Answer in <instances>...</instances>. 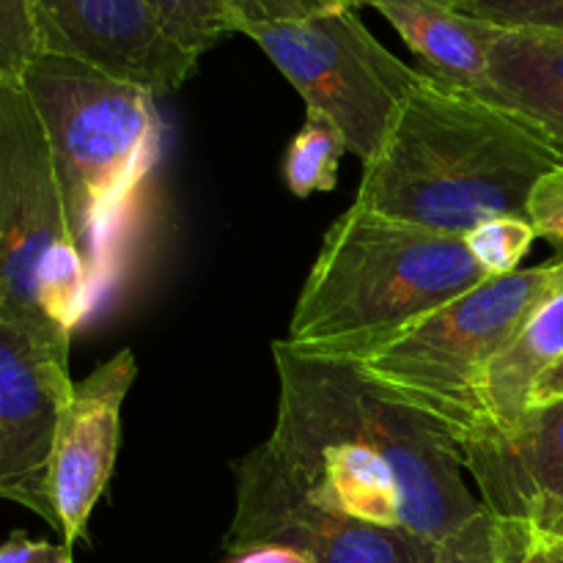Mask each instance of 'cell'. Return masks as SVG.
I'll use <instances>...</instances> for the list:
<instances>
[{
	"mask_svg": "<svg viewBox=\"0 0 563 563\" xmlns=\"http://www.w3.org/2000/svg\"><path fill=\"white\" fill-rule=\"evenodd\" d=\"M550 531H555V533H559V537H563V515L553 522V526H550Z\"/></svg>",
	"mask_w": 563,
	"mask_h": 563,
	"instance_id": "obj_28",
	"label": "cell"
},
{
	"mask_svg": "<svg viewBox=\"0 0 563 563\" xmlns=\"http://www.w3.org/2000/svg\"><path fill=\"white\" fill-rule=\"evenodd\" d=\"M561 163L563 143L542 126L421 71L363 163L355 203L465 236L484 220L526 218L533 185Z\"/></svg>",
	"mask_w": 563,
	"mask_h": 563,
	"instance_id": "obj_2",
	"label": "cell"
},
{
	"mask_svg": "<svg viewBox=\"0 0 563 563\" xmlns=\"http://www.w3.org/2000/svg\"><path fill=\"white\" fill-rule=\"evenodd\" d=\"M22 91L44 126L93 308L159 157L157 97L60 55H38Z\"/></svg>",
	"mask_w": 563,
	"mask_h": 563,
	"instance_id": "obj_4",
	"label": "cell"
},
{
	"mask_svg": "<svg viewBox=\"0 0 563 563\" xmlns=\"http://www.w3.org/2000/svg\"><path fill=\"white\" fill-rule=\"evenodd\" d=\"M236 506L225 533L234 555L289 548L313 563H434L438 542L324 509L267 443L234 462Z\"/></svg>",
	"mask_w": 563,
	"mask_h": 563,
	"instance_id": "obj_8",
	"label": "cell"
},
{
	"mask_svg": "<svg viewBox=\"0 0 563 563\" xmlns=\"http://www.w3.org/2000/svg\"><path fill=\"white\" fill-rule=\"evenodd\" d=\"M170 38L201 58L236 33L229 0H146Z\"/></svg>",
	"mask_w": 563,
	"mask_h": 563,
	"instance_id": "obj_17",
	"label": "cell"
},
{
	"mask_svg": "<svg viewBox=\"0 0 563 563\" xmlns=\"http://www.w3.org/2000/svg\"><path fill=\"white\" fill-rule=\"evenodd\" d=\"M33 11L42 55L80 60L154 97L185 86L198 66L146 0H33Z\"/></svg>",
	"mask_w": 563,
	"mask_h": 563,
	"instance_id": "obj_10",
	"label": "cell"
},
{
	"mask_svg": "<svg viewBox=\"0 0 563 563\" xmlns=\"http://www.w3.org/2000/svg\"><path fill=\"white\" fill-rule=\"evenodd\" d=\"M563 355V278L528 317L520 333L489 363L482 385L487 432H500L520 421L539 374ZM482 438V434H478Z\"/></svg>",
	"mask_w": 563,
	"mask_h": 563,
	"instance_id": "obj_15",
	"label": "cell"
},
{
	"mask_svg": "<svg viewBox=\"0 0 563 563\" xmlns=\"http://www.w3.org/2000/svg\"><path fill=\"white\" fill-rule=\"evenodd\" d=\"M434 563H498L495 550V520L482 511L471 522L438 544Z\"/></svg>",
	"mask_w": 563,
	"mask_h": 563,
	"instance_id": "obj_23",
	"label": "cell"
},
{
	"mask_svg": "<svg viewBox=\"0 0 563 563\" xmlns=\"http://www.w3.org/2000/svg\"><path fill=\"white\" fill-rule=\"evenodd\" d=\"M456 445L489 517L550 528L563 515V399L528 407L509 429Z\"/></svg>",
	"mask_w": 563,
	"mask_h": 563,
	"instance_id": "obj_12",
	"label": "cell"
},
{
	"mask_svg": "<svg viewBox=\"0 0 563 563\" xmlns=\"http://www.w3.org/2000/svg\"><path fill=\"white\" fill-rule=\"evenodd\" d=\"M346 148L344 135L328 115L306 110L300 132L286 152L284 174L291 196L308 198L313 192L333 190L339 181V165Z\"/></svg>",
	"mask_w": 563,
	"mask_h": 563,
	"instance_id": "obj_16",
	"label": "cell"
},
{
	"mask_svg": "<svg viewBox=\"0 0 563 563\" xmlns=\"http://www.w3.org/2000/svg\"><path fill=\"white\" fill-rule=\"evenodd\" d=\"M0 563H75L71 548L53 542H36L25 533H11L9 542L0 544Z\"/></svg>",
	"mask_w": 563,
	"mask_h": 563,
	"instance_id": "obj_24",
	"label": "cell"
},
{
	"mask_svg": "<svg viewBox=\"0 0 563 563\" xmlns=\"http://www.w3.org/2000/svg\"><path fill=\"white\" fill-rule=\"evenodd\" d=\"M38 55L33 0H0V88H22V77Z\"/></svg>",
	"mask_w": 563,
	"mask_h": 563,
	"instance_id": "obj_19",
	"label": "cell"
},
{
	"mask_svg": "<svg viewBox=\"0 0 563 563\" xmlns=\"http://www.w3.org/2000/svg\"><path fill=\"white\" fill-rule=\"evenodd\" d=\"M537 231L528 223V218H493L484 220L473 231L465 234V245L471 251L473 262L489 275H509L520 269V262L531 251Z\"/></svg>",
	"mask_w": 563,
	"mask_h": 563,
	"instance_id": "obj_18",
	"label": "cell"
},
{
	"mask_svg": "<svg viewBox=\"0 0 563 563\" xmlns=\"http://www.w3.org/2000/svg\"><path fill=\"white\" fill-rule=\"evenodd\" d=\"M561 278L563 256L482 280L350 361V366L379 394L465 443L487 432L482 385L489 363Z\"/></svg>",
	"mask_w": 563,
	"mask_h": 563,
	"instance_id": "obj_5",
	"label": "cell"
},
{
	"mask_svg": "<svg viewBox=\"0 0 563 563\" xmlns=\"http://www.w3.org/2000/svg\"><path fill=\"white\" fill-rule=\"evenodd\" d=\"M240 33L278 66L306 110L339 126L361 163L379 152L396 110L421 77V69L407 66L372 36L352 3L242 22Z\"/></svg>",
	"mask_w": 563,
	"mask_h": 563,
	"instance_id": "obj_7",
	"label": "cell"
},
{
	"mask_svg": "<svg viewBox=\"0 0 563 563\" xmlns=\"http://www.w3.org/2000/svg\"><path fill=\"white\" fill-rule=\"evenodd\" d=\"M379 11L401 42L421 58L427 75L482 93L489 86V49L498 27L438 0H355Z\"/></svg>",
	"mask_w": 563,
	"mask_h": 563,
	"instance_id": "obj_13",
	"label": "cell"
},
{
	"mask_svg": "<svg viewBox=\"0 0 563 563\" xmlns=\"http://www.w3.org/2000/svg\"><path fill=\"white\" fill-rule=\"evenodd\" d=\"M91 311L44 126L22 88H0V319L69 363Z\"/></svg>",
	"mask_w": 563,
	"mask_h": 563,
	"instance_id": "obj_6",
	"label": "cell"
},
{
	"mask_svg": "<svg viewBox=\"0 0 563 563\" xmlns=\"http://www.w3.org/2000/svg\"><path fill=\"white\" fill-rule=\"evenodd\" d=\"M495 550L498 563H563V537L531 520H495Z\"/></svg>",
	"mask_w": 563,
	"mask_h": 563,
	"instance_id": "obj_21",
	"label": "cell"
},
{
	"mask_svg": "<svg viewBox=\"0 0 563 563\" xmlns=\"http://www.w3.org/2000/svg\"><path fill=\"white\" fill-rule=\"evenodd\" d=\"M449 5L498 31L563 33V0H451Z\"/></svg>",
	"mask_w": 563,
	"mask_h": 563,
	"instance_id": "obj_20",
	"label": "cell"
},
{
	"mask_svg": "<svg viewBox=\"0 0 563 563\" xmlns=\"http://www.w3.org/2000/svg\"><path fill=\"white\" fill-rule=\"evenodd\" d=\"M478 97L563 143V33L500 31L489 49V86Z\"/></svg>",
	"mask_w": 563,
	"mask_h": 563,
	"instance_id": "obj_14",
	"label": "cell"
},
{
	"mask_svg": "<svg viewBox=\"0 0 563 563\" xmlns=\"http://www.w3.org/2000/svg\"><path fill=\"white\" fill-rule=\"evenodd\" d=\"M324 3L357 5L355 0H229V9H231V16H234L236 33H240L242 22L267 20V16H280V14H289V11L313 9V5H324ZM357 9H361V5H357Z\"/></svg>",
	"mask_w": 563,
	"mask_h": 563,
	"instance_id": "obj_25",
	"label": "cell"
},
{
	"mask_svg": "<svg viewBox=\"0 0 563 563\" xmlns=\"http://www.w3.org/2000/svg\"><path fill=\"white\" fill-rule=\"evenodd\" d=\"M278 416L267 445L324 509L443 542L482 515L449 432L379 394L350 363L273 344Z\"/></svg>",
	"mask_w": 563,
	"mask_h": 563,
	"instance_id": "obj_1",
	"label": "cell"
},
{
	"mask_svg": "<svg viewBox=\"0 0 563 563\" xmlns=\"http://www.w3.org/2000/svg\"><path fill=\"white\" fill-rule=\"evenodd\" d=\"M559 399H563V355L539 374L531 388V396H528V407L550 405V401Z\"/></svg>",
	"mask_w": 563,
	"mask_h": 563,
	"instance_id": "obj_26",
	"label": "cell"
},
{
	"mask_svg": "<svg viewBox=\"0 0 563 563\" xmlns=\"http://www.w3.org/2000/svg\"><path fill=\"white\" fill-rule=\"evenodd\" d=\"M526 218L537 231V240H548L563 247V163L533 185Z\"/></svg>",
	"mask_w": 563,
	"mask_h": 563,
	"instance_id": "obj_22",
	"label": "cell"
},
{
	"mask_svg": "<svg viewBox=\"0 0 563 563\" xmlns=\"http://www.w3.org/2000/svg\"><path fill=\"white\" fill-rule=\"evenodd\" d=\"M71 385L69 363L0 319V500L33 511L58 533L49 465Z\"/></svg>",
	"mask_w": 563,
	"mask_h": 563,
	"instance_id": "obj_9",
	"label": "cell"
},
{
	"mask_svg": "<svg viewBox=\"0 0 563 563\" xmlns=\"http://www.w3.org/2000/svg\"><path fill=\"white\" fill-rule=\"evenodd\" d=\"M137 377L130 350H121L71 385L49 465V493L66 548L86 537L88 517L113 476L121 438V407Z\"/></svg>",
	"mask_w": 563,
	"mask_h": 563,
	"instance_id": "obj_11",
	"label": "cell"
},
{
	"mask_svg": "<svg viewBox=\"0 0 563 563\" xmlns=\"http://www.w3.org/2000/svg\"><path fill=\"white\" fill-rule=\"evenodd\" d=\"M438 3H445V5H449V3H451V0H438Z\"/></svg>",
	"mask_w": 563,
	"mask_h": 563,
	"instance_id": "obj_29",
	"label": "cell"
},
{
	"mask_svg": "<svg viewBox=\"0 0 563 563\" xmlns=\"http://www.w3.org/2000/svg\"><path fill=\"white\" fill-rule=\"evenodd\" d=\"M487 278L465 236L352 203L324 234L280 344L306 357L357 361Z\"/></svg>",
	"mask_w": 563,
	"mask_h": 563,
	"instance_id": "obj_3",
	"label": "cell"
},
{
	"mask_svg": "<svg viewBox=\"0 0 563 563\" xmlns=\"http://www.w3.org/2000/svg\"><path fill=\"white\" fill-rule=\"evenodd\" d=\"M231 563H313L308 555L289 548H258L240 553Z\"/></svg>",
	"mask_w": 563,
	"mask_h": 563,
	"instance_id": "obj_27",
	"label": "cell"
}]
</instances>
